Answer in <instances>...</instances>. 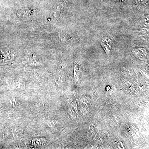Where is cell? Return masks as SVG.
Instances as JSON below:
<instances>
[{
  "label": "cell",
  "mask_w": 149,
  "mask_h": 149,
  "mask_svg": "<svg viewBox=\"0 0 149 149\" xmlns=\"http://www.w3.org/2000/svg\"><path fill=\"white\" fill-rule=\"evenodd\" d=\"M120 1H125V0H120Z\"/></svg>",
  "instance_id": "2"
},
{
  "label": "cell",
  "mask_w": 149,
  "mask_h": 149,
  "mask_svg": "<svg viewBox=\"0 0 149 149\" xmlns=\"http://www.w3.org/2000/svg\"><path fill=\"white\" fill-rule=\"evenodd\" d=\"M148 0H138V2L141 3H145L147 2Z\"/></svg>",
  "instance_id": "1"
}]
</instances>
